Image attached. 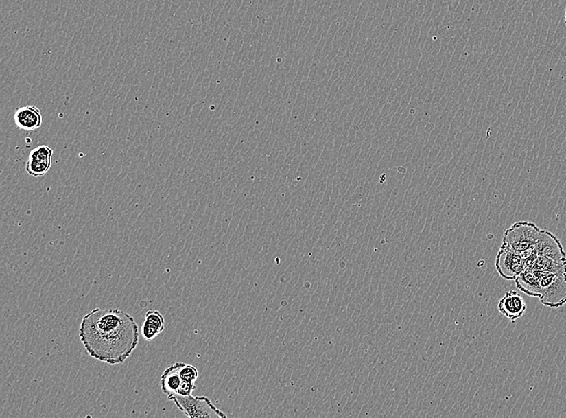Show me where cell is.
<instances>
[{
	"instance_id": "6da1fadb",
	"label": "cell",
	"mask_w": 566,
	"mask_h": 418,
	"mask_svg": "<svg viewBox=\"0 0 566 418\" xmlns=\"http://www.w3.org/2000/svg\"><path fill=\"white\" fill-rule=\"evenodd\" d=\"M79 336L93 358L110 365L120 364L137 349V322L119 309H93L83 317Z\"/></svg>"
},
{
	"instance_id": "7a4b0ae2",
	"label": "cell",
	"mask_w": 566,
	"mask_h": 418,
	"mask_svg": "<svg viewBox=\"0 0 566 418\" xmlns=\"http://www.w3.org/2000/svg\"><path fill=\"white\" fill-rule=\"evenodd\" d=\"M541 231L534 223L519 222L505 231L503 244L525 257L534 250Z\"/></svg>"
},
{
	"instance_id": "3957f363",
	"label": "cell",
	"mask_w": 566,
	"mask_h": 418,
	"mask_svg": "<svg viewBox=\"0 0 566 418\" xmlns=\"http://www.w3.org/2000/svg\"><path fill=\"white\" fill-rule=\"evenodd\" d=\"M181 412L190 418H226L227 415L215 406L206 397L173 395L167 396Z\"/></svg>"
},
{
	"instance_id": "277c9868",
	"label": "cell",
	"mask_w": 566,
	"mask_h": 418,
	"mask_svg": "<svg viewBox=\"0 0 566 418\" xmlns=\"http://www.w3.org/2000/svg\"><path fill=\"white\" fill-rule=\"evenodd\" d=\"M538 271L541 278V303L550 308L564 306L566 303V274Z\"/></svg>"
},
{
	"instance_id": "5b68a950",
	"label": "cell",
	"mask_w": 566,
	"mask_h": 418,
	"mask_svg": "<svg viewBox=\"0 0 566 418\" xmlns=\"http://www.w3.org/2000/svg\"><path fill=\"white\" fill-rule=\"evenodd\" d=\"M495 268L503 279L515 280L527 270V264L525 258L520 253L502 244L495 259Z\"/></svg>"
},
{
	"instance_id": "8992f818",
	"label": "cell",
	"mask_w": 566,
	"mask_h": 418,
	"mask_svg": "<svg viewBox=\"0 0 566 418\" xmlns=\"http://www.w3.org/2000/svg\"><path fill=\"white\" fill-rule=\"evenodd\" d=\"M534 251L538 256L566 264V253L563 244L555 235L546 230H541Z\"/></svg>"
},
{
	"instance_id": "52a82bcc",
	"label": "cell",
	"mask_w": 566,
	"mask_h": 418,
	"mask_svg": "<svg viewBox=\"0 0 566 418\" xmlns=\"http://www.w3.org/2000/svg\"><path fill=\"white\" fill-rule=\"evenodd\" d=\"M498 309L503 316L514 323L525 314L527 305L520 294L515 290H509L499 300Z\"/></svg>"
},
{
	"instance_id": "ba28073f",
	"label": "cell",
	"mask_w": 566,
	"mask_h": 418,
	"mask_svg": "<svg viewBox=\"0 0 566 418\" xmlns=\"http://www.w3.org/2000/svg\"><path fill=\"white\" fill-rule=\"evenodd\" d=\"M14 121L19 129L32 131L40 128L43 117L38 108L26 106L19 108L14 115Z\"/></svg>"
},
{
	"instance_id": "9c48e42d",
	"label": "cell",
	"mask_w": 566,
	"mask_h": 418,
	"mask_svg": "<svg viewBox=\"0 0 566 418\" xmlns=\"http://www.w3.org/2000/svg\"><path fill=\"white\" fill-rule=\"evenodd\" d=\"M517 289L530 297L540 298L541 294L539 271L527 269L514 280Z\"/></svg>"
},
{
	"instance_id": "30bf717a",
	"label": "cell",
	"mask_w": 566,
	"mask_h": 418,
	"mask_svg": "<svg viewBox=\"0 0 566 418\" xmlns=\"http://www.w3.org/2000/svg\"><path fill=\"white\" fill-rule=\"evenodd\" d=\"M165 321L163 314L156 310H151L145 314L142 325V336L146 341H152L165 330Z\"/></svg>"
},
{
	"instance_id": "8fae6325",
	"label": "cell",
	"mask_w": 566,
	"mask_h": 418,
	"mask_svg": "<svg viewBox=\"0 0 566 418\" xmlns=\"http://www.w3.org/2000/svg\"><path fill=\"white\" fill-rule=\"evenodd\" d=\"M182 363L183 362H176L169 366L161 375V391L167 396L177 394L183 384L180 374Z\"/></svg>"
},
{
	"instance_id": "7c38bea8",
	"label": "cell",
	"mask_w": 566,
	"mask_h": 418,
	"mask_svg": "<svg viewBox=\"0 0 566 418\" xmlns=\"http://www.w3.org/2000/svg\"><path fill=\"white\" fill-rule=\"evenodd\" d=\"M180 374L183 384H182L178 395L189 396L193 394L196 389L195 382L198 378L199 372L193 365L182 363Z\"/></svg>"
},
{
	"instance_id": "4fadbf2b",
	"label": "cell",
	"mask_w": 566,
	"mask_h": 418,
	"mask_svg": "<svg viewBox=\"0 0 566 418\" xmlns=\"http://www.w3.org/2000/svg\"><path fill=\"white\" fill-rule=\"evenodd\" d=\"M51 163H53V159L38 161V159H29V161L26 163V172L34 177L43 176L50 170Z\"/></svg>"
},
{
	"instance_id": "5bb4252c",
	"label": "cell",
	"mask_w": 566,
	"mask_h": 418,
	"mask_svg": "<svg viewBox=\"0 0 566 418\" xmlns=\"http://www.w3.org/2000/svg\"><path fill=\"white\" fill-rule=\"evenodd\" d=\"M54 150L49 146L41 145L38 148L32 150L29 159H39V161H48L53 159Z\"/></svg>"
},
{
	"instance_id": "9a60e30c",
	"label": "cell",
	"mask_w": 566,
	"mask_h": 418,
	"mask_svg": "<svg viewBox=\"0 0 566 418\" xmlns=\"http://www.w3.org/2000/svg\"><path fill=\"white\" fill-rule=\"evenodd\" d=\"M565 22L566 23V8H565Z\"/></svg>"
}]
</instances>
